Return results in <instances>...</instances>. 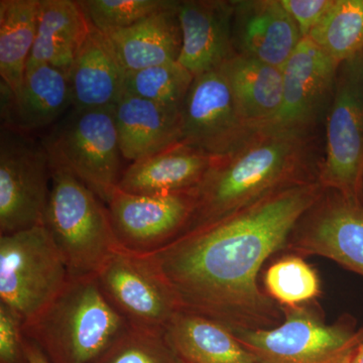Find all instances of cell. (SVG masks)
<instances>
[{
    "instance_id": "obj_9",
    "label": "cell",
    "mask_w": 363,
    "mask_h": 363,
    "mask_svg": "<svg viewBox=\"0 0 363 363\" xmlns=\"http://www.w3.org/2000/svg\"><path fill=\"white\" fill-rule=\"evenodd\" d=\"M52 179L42 142L23 131L1 126L0 135V235L43 225Z\"/></svg>"
},
{
    "instance_id": "obj_19",
    "label": "cell",
    "mask_w": 363,
    "mask_h": 363,
    "mask_svg": "<svg viewBox=\"0 0 363 363\" xmlns=\"http://www.w3.org/2000/svg\"><path fill=\"white\" fill-rule=\"evenodd\" d=\"M215 156L178 143L131 162L118 189L136 195H164L195 190L209 171Z\"/></svg>"
},
{
    "instance_id": "obj_35",
    "label": "cell",
    "mask_w": 363,
    "mask_h": 363,
    "mask_svg": "<svg viewBox=\"0 0 363 363\" xmlns=\"http://www.w3.org/2000/svg\"><path fill=\"white\" fill-rule=\"evenodd\" d=\"M360 203H362V205L363 206V184L362 188V193H360Z\"/></svg>"
},
{
    "instance_id": "obj_24",
    "label": "cell",
    "mask_w": 363,
    "mask_h": 363,
    "mask_svg": "<svg viewBox=\"0 0 363 363\" xmlns=\"http://www.w3.org/2000/svg\"><path fill=\"white\" fill-rule=\"evenodd\" d=\"M220 69L245 123L255 128L271 124L283 102V69L238 54Z\"/></svg>"
},
{
    "instance_id": "obj_11",
    "label": "cell",
    "mask_w": 363,
    "mask_h": 363,
    "mask_svg": "<svg viewBox=\"0 0 363 363\" xmlns=\"http://www.w3.org/2000/svg\"><path fill=\"white\" fill-rule=\"evenodd\" d=\"M195 205L194 190L147 196L117 188L106 206L121 250L147 255L159 252L187 230Z\"/></svg>"
},
{
    "instance_id": "obj_29",
    "label": "cell",
    "mask_w": 363,
    "mask_h": 363,
    "mask_svg": "<svg viewBox=\"0 0 363 363\" xmlns=\"http://www.w3.org/2000/svg\"><path fill=\"white\" fill-rule=\"evenodd\" d=\"M91 363H181L164 331L128 326Z\"/></svg>"
},
{
    "instance_id": "obj_20",
    "label": "cell",
    "mask_w": 363,
    "mask_h": 363,
    "mask_svg": "<svg viewBox=\"0 0 363 363\" xmlns=\"http://www.w3.org/2000/svg\"><path fill=\"white\" fill-rule=\"evenodd\" d=\"M125 74L107 35L91 26L89 35L68 72L72 107L98 109L114 106L124 94Z\"/></svg>"
},
{
    "instance_id": "obj_8",
    "label": "cell",
    "mask_w": 363,
    "mask_h": 363,
    "mask_svg": "<svg viewBox=\"0 0 363 363\" xmlns=\"http://www.w3.org/2000/svg\"><path fill=\"white\" fill-rule=\"evenodd\" d=\"M320 182L360 202L363 184V51L338 66L326 114Z\"/></svg>"
},
{
    "instance_id": "obj_25",
    "label": "cell",
    "mask_w": 363,
    "mask_h": 363,
    "mask_svg": "<svg viewBox=\"0 0 363 363\" xmlns=\"http://www.w3.org/2000/svg\"><path fill=\"white\" fill-rule=\"evenodd\" d=\"M40 0L0 1V76L1 85L16 95L37 35Z\"/></svg>"
},
{
    "instance_id": "obj_10",
    "label": "cell",
    "mask_w": 363,
    "mask_h": 363,
    "mask_svg": "<svg viewBox=\"0 0 363 363\" xmlns=\"http://www.w3.org/2000/svg\"><path fill=\"white\" fill-rule=\"evenodd\" d=\"M104 297L130 326L164 331L181 306L145 255L118 250L96 274Z\"/></svg>"
},
{
    "instance_id": "obj_2",
    "label": "cell",
    "mask_w": 363,
    "mask_h": 363,
    "mask_svg": "<svg viewBox=\"0 0 363 363\" xmlns=\"http://www.w3.org/2000/svg\"><path fill=\"white\" fill-rule=\"evenodd\" d=\"M314 133L259 126L230 152L215 156L194 190L195 211L186 231L235 213L281 189L318 180Z\"/></svg>"
},
{
    "instance_id": "obj_23",
    "label": "cell",
    "mask_w": 363,
    "mask_h": 363,
    "mask_svg": "<svg viewBox=\"0 0 363 363\" xmlns=\"http://www.w3.org/2000/svg\"><path fill=\"white\" fill-rule=\"evenodd\" d=\"M177 4L135 25L105 33L126 72L178 61L182 33Z\"/></svg>"
},
{
    "instance_id": "obj_28",
    "label": "cell",
    "mask_w": 363,
    "mask_h": 363,
    "mask_svg": "<svg viewBox=\"0 0 363 363\" xmlns=\"http://www.w3.org/2000/svg\"><path fill=\"white\" fill-rule=\"evenodd\" d=\"M194 76L178 61L128 71L124 93L157 104L182 106Z\"/></svg>"
},
{
    "instance_id": "obj_6",
    "label": "cell",
    "mask_w": 363,
    "mask_h": 363,
    "mask_svg": "<svg viewBox=\"0 0 363 363\" xmlns=\"http://www.w3.org/2000/svg\"><path fill=\"white\" fill-rule=\"evenodd\" d=\"M311 304L281 307L283 321L274 328L229 329L257 363H350L363 329L327 324Z\"/></svg>"
},
{
    "instance_id": "obj_21",
    "label": "cell",
    "mask_w": 363,
    "mask_h": 363,
    "mask_svg": "<svg viewBox=\"0 0 363 363\" xmlns=\"http://www.w3.org/2000/svg\"><path fill=\"white\" fill-rule=\"evenodd\" d=\"M164 333L181 363H257L228 327L197 313L180 310Z\"/></svg>"
},
{
    "instance_id": "obj_16",
    "label": "cell",
    "mask_w": 363,
    "mask_h": 363,
    "mask_svg": "<svg viewBox=\"0 0 363 363\" xmlns=\"http://www.w3.org/2000/svg\"><path fill=\"white\" fill-rule=\"evenodd\" d=\"M302 39L297 23L281 0L233 1L236 54L283 69Z\"/></svg>"
},
{
    "instance_id": "obj_18",
    "label": "cell",
    "mask_w": 363,
    "mask_h": 363,
    "mask_svg": "<svg viewBox=\"0 0 363 363\" xmlns=\"http://www.w3.org/2000/svg\"><path fill=\"white\" fill-rule=\"evenodd\" d=\"M123 159L131 162L182 142V106L157 104L124 93L114 105Z\"/></svg>"
},
{
    "instance_id": "obj_4",
    "label": "cell",
    "mask_w": 363,
    "mask_h": 363,
    "mask_svg": "<svg viewBox=\"0 0 363 363\" xmlns=\"http://www.w3.org/2000/svg\"><path fill=\"white\" fill-rule=\"evenodd\" d=\"M51 172V193L43 225L65 260L69 278L96 276L121 250L108 208L69 172L52 166Z\"/></svg>"
},
{
    "instance_id": "obj_34",
    "label": "cell",
    "mask_w": 363,
    "mask_h": 363,
    "mask_svg": "<svg viewBox=\"0 0 363 363\" xmlns=\"http://www.w3.org/2000/svg\"><path fill=\"white\" fill-rule=\"evenodd\" d=\"M350 363H363V343L358 347Z\"/></svg>"
},
{
    "instance_id": "obj_7",
    "label": "cell",
    "mask_w": 363,
    "mask_h": 363,
    "mask_svg": "<svg viewBox=\"0 0 363 363\" xmlns=\"http://www.w3.org/2000/svg\"><path fill=\"white\" fill-rule=\"evenodd\" d=\"M68 281L65 260L44 225L0 235V303L13 309L23 325Z\"/></svg>"
},
{
    "instance_id": "obj_31",
    "label": "cell",
    "mask_w": 363,
    "mask_h": 363,
    "mask_svg": "<svg viewBox=\"0 0 363 363\" xmlns=\"http://www.w3.org/2000/svg\"><path fill=\"white\" fill-rule=\"evenodd\" d=\"M21 317L0 303V363H28Z\"/></svg>"
},
{
    "instance_id": "obj_15",
    "label": "cell",
    "mask_w": 363,
    "mask_h": 363,
    "mask_svg": "<svg viewBox=\"0 0 363 363\" xmlns=\"http://www.w3.org/2000/svg\"><path fill=\"white\" fill-rule=\"evenodd\" d=\"M182 33L178 62L194 77L220 68L235 56L233 1L183 0L177 4Z\"/></svg>"
},
{
    "instance_id": "obj_32",
    "label": "cell",
    "mask_w": 363,
    "mask_h": 363,
    "mask_svg": "<svg viewBox=\"0 0 363 363\" xmlns=\"http://www.w3.org/2000/svg\"><path fill=\"white\" fill-rule=\"evenodd\" d=\"M289 14L297 23L302 38L309 37L310 33L323 18L330 9L333 0H281Z\"/></svg>"
},
{
    "instance_id": "obj_13",
    "label": "cell",
    "mask_w": 363,
    "mask_h": 363,
    "mask_svg": "<svg viewBox=\"0 0 363 363\" xmlns=\"http://www.w3.org/2000/svg\"><path fill=\"white\" fill-rule=\"evenodd\" d=\"M255 128L240 116L220 68L194 78L182 105V143L221 156Z\"/></svg>"
},
{
    "instance_id": "obj_30",
    "label": "cell",
    "mask_w": 363,
    "mask_h": 363,
    "mask_svg": "<svg viewBox=\"0 0 363 363\" xmlns=\"http://www.w3.org/2000/svg\"><path fill=\"white\" fill-rule=\"evenodd\" d=\"M173 0H80L91 25L104 33L135 25L147 16L173 6Z\"/></svg>"
},
{
    "instance_id": "obj_3",
    "label": "cell",
    "mask_w": 363,
    "mask_h": 363,
    "mask_svg": "<svg viewBox=\"0 0 363 363\" xmlns=\"http://www.w3.org/2000/svg\"><path fill=\"white\" fill-rule=\"evenodd\" d=\"M128 326L104 297L96 276H90L69 278L23 330L50 363H91Z\"/></svg>"
},
{
    "instance_id": "obj_17",
    "label": "cell",
    "mask_w": 363,
    "mask_h": 363,
    "mask_svg": "<svg viewBox=\"0 0 363 363\" xmlns=\"http://www.w3.org/2000/svg\"><path fill=\"white\" fill-rule=\"evenodd\" d=\"M2 125L30 133L56 124L73 106L65 72L48 64L26 67L18 94L1 85Z\"/></svg>"
},
{
    "instance_id": "obj_12",
    "label": "cell",
    "mask_w": 363,
    "mask_h": 363,
    "mask_svg": "<svg viewBox=\"0 0 363 363\" xmlns=\"http://www.w3.org/2000/svg\"><path fill=\"white\" fill-rule=\"evenodd\" d=\"M285 250L326 257L363 277L362 203L325 190L294 228Z\"/></svg>"
},
{
    "instance_id": "obj_1",
    "label": "cell",
    "mask_w": 363,
    "mask_h": 363,
    "mask_svg": "<svg viewBox=\"0 0 363 363\" xmlns=\"http://www.w3.org/2000/svg\"><path fill=\"white\" fill-rule=\"evenodd\" d=\"M318 180L277 191L145 255L182 310L230 329H269L283 321L281 306L257 283L264 262L285 250L291 233L322 197Z\"/></svg>"
},
{
    "instance_id": "obj_26",
    "label": "cell",
    "mask_w": 363,
    "mask_h": 363,
    "mask_svg": "<svg viewBox=\"0 0 363 363\" xmlns=\"http://www.w3.org/2000/svg\"><path fill=\"white\" fill-rule=\"evenodd\" d=\"M307 38L338 65L363 51V0H333Z\"/></svg>"
},
{
    "instance_id": "obj_33",
    "label": "cell",
    "mask_w": 363,
    "mask_h": 363,
    "mask_svg": "<svg viewBox=\"0 0 363 363\" xmlns=\"http://www.w3.org/2000/svg\"><path fill=\"white\" fill-rule=\"evenodd\" d=\"M26 354L28 363H50L39 346L26 337Z\"/></svg>"
},
{
    "instance_id": "obj_27",
    "label": "cell",
    "mask_w": 363,
    "mask_h": 363,
    "mask_svg": "<svg viewBox=\"0 0 363 363\" xmlns=\"http://www.w3.org/2000/svg\"><path fill=\"white\" fill-rule=\"evenodd\" d=\"M264 286L267 295L281 307L311 304L321 295L318 272L298 255H286L269 266Z\"/></svg>"
},
{
    "instance_id": "obj_22",
    "label": "cell",
    "mask_w": 363,
    "mask_h": 363,
    "mask_svg": "<svg viewBox=\"0 0 363 363\" xmlns=\"http://www.w3.org/2000/svg\"><path fill=\"white\" fill-rule=\"evenodd\" d=\"M91 26L79 1L40 0L37 35L28 66L48 64L68 75Z\"/></svg>"
},
{
    "instance_id": "obj_14",
    "label": "cell",
    "mask_w": 363,
    "mask_h": 363,
    "mask_svg": "<svg viewBox=\"0 0 363 363\" xmlns=\"http://www.w3.org/2000/svg\"><path fill=\"white\" fill-rule=\"evenodd\" d=\"M338 64L309 38H303L283 68V102L269 125L315 130L328 111Z\"/></svg>"
},
{
    "instance_id": "obj_5",
    "label": "cell",
    "mask_w": 363,
    "mask_h": 363,
    "mask_svg": "<svg viewBox=\"0 0 363 363\" xmlns=\"http://www.w3.org/2000/svg\"><path fill=\"white\" fill-rule=\"evenodd\" d=\"M42 143L51 166L75 176L107 204L123 174L114 106L72 107Z\"/></svg>"
}]
</instances>
